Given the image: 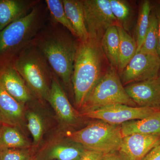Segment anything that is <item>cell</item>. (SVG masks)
<instances>
[{
	"instance_id": "1",
	"label": "cell",
	"mask_w": 160,
	"mask_h": 160,
	"mask_svg": "<svg viewBox=\"0 0 160 160\" xmlns=\"http://www.w3.org/2000/svg\"><path fill=\"white\" fill-rule=\"evenodd\" d=\"M32 42L46 58L53 72L68 89L80 41L60 24L48 18Z\"/></svg>"
},
{
	"instance_id": "2",
	"label": "cell",
	"mask_w": 160,
	"mask_h": 160,
	"mask_svg": "<svg viewBox=\"0 0 160 160\" xmlns=\"http://www.w3.org/2000/svg\"><path fill=\"white\" fill-rule=\"evenodd\" d=\"M105 59L100 42L89 38L85 42H80L72 78L75 105L77 109H81L89 93L106 72Z\"/></svg>"
},
{
	"instance_id": "3",
	"label": "cell",
	"mask_w": 160,
	"mask_h": 160,
	"mask_svg": "<svg viewBox=\"0 0 160 160\" xmlns=\"http://www.w3.org/2000/svg\"><path fill=\"white\" fill-rule=\"evenodd\" d=\"M42 1L31 11L0 31V60L14 59L31 42L48 20Z\"/></svg>"
},
{
	"instance_id": "4",
	"label": "cell",
	"mask_w": 160,
	"mask_h": 160,
	"mask_svg": "<svg viewBox=\"0 0 160 160\" xmlns=\"http://www.w3.org/2000/svg\"><path fill=\"white\" fill-rule=\"evenodd\" d=\"M13 64L33 97L47 101L54 72L32 41L14 58Z\"/></svg>"
},
{
	"instance_id": "5",
	"label": "cell",
	"mask_w": 160,
	"mask_h": 160,
	"mask_svg": "<svg viewBox=\"0 0 160 160\" xmlns=\"http://www.w3.org/2000/svg\"><path fill=\"white\" fill-rule=\"evenodd\" d=\"M67 138L85 149L106 154L118 151L122 136L121 125H113L101 120L83 129L66 133Z\"/></svg>"
},
{
	"instance_id": "6",
	"label": "cell",
	"mask_w": 160,
	"mask_h": 160,
	"mask_svg": "<svg viewBox=\"0 0 160 160\" xmlns=\"http://www.w3.org/2000/svg\"><path fill=\"white\" fill-rule=\"evenodd\" d=\"M116 104L137 106L126 92L118 70L110 66L89 93L81 109L84 112Z\"/></svg>"
},
{
	"instance_id": "7",
	"label": "cell",
	"mask_w": 160,
	"mask_h": 160,
	"mask_svg": "<svg viewBox=\"0 0 160 160\" xmlns=\"http://www.w3.org/2000/svg\"><path fill=\"white\" fill-rule=\"evenodd\" d=\"M84 16L89 38L101 42L107 29L118 26L109 0H82Z\"/></svg>"
},
{
	"instance_id": "8",
	"label": "cell",
	"mask_w": 160,
	"mask_h": 160,
	"mask_svg": "<svg viewBox=\"0 0 160 160\" xmlns=\"http://www.w3.org/2000/svg\"><path fill=\"white\" fill-rule=\"evenodd\" d=\"M160 112V109L149 107L116 104L82 112L81 116L101 120L109 124L121 125L129 121L142 119Z\"/></svg>"
},
{
	"instance_id": "9",
	"label": "cell",
	"mask_w": 160,
	"mask_h": 160,
	"mask_svg": "<svg viewBox=\"0 0 160 160\" xmlns=\"http://www.w3.org/2000/svg\"><path fill=\"white\" fill-rule=\"evenodd\" d=\"M160 71L158 56L138 52L119 74L124 86L157 78Z\"/></svg>"
},
{
	"instance_id": "10",
	"label": "cell",
	"mask_w": 160,
	"mask_h": 160,
	"mask_svg": "<svg viewBox=\"0 0 160 160\" xmlns=\"http://www.w3.org/2000/svg\"><path fill=\"white\" fill-rule=\"evenodd\" d=\"M0 85L24 106L34 98L15 67L13 59L0 60Z\"/></svg>"
},
{
	"instance_id": "11",
	"label": "cell",
	"mask_w": 160,
	"mask_h": 160,
	"mask_svg": "<svg viewBox=\"0 0 160 160\" xmlns=\"http://www.w3.org/2000/svg\"><path fill=\"white\" fill-rule=\"evenodd\" d=\"M160 144V135L134 134L122 138L118 152L125 160H142Z\"/></svg>"
},
{
	"instance_id": "12",
	"label": "cell",
	"mask_w": 160,
	"mask_h": 160,
	"mask_svg": "<svg viewBox=\"0 0 160 160\" xmlns=\"http://www.w3.org/2000/svg\"><path fill=\"white\" fill-rule=\"evenodd\" d=\"M47 101L54 109L61 123L66 126H72L78 122L81 115L70 104L54 73Z\"/></svg>"
},
{
	"instance_id": "13",
	"label": "cell",
	"mask_w": 160,
	"mask_h": 160,
	"mask_svg": "<svg viewBox=\"0 0 160 160\" xmlns=\"http://www.w3.org/2000/svg\"><path fill=\"white\" fill-rule=\"evenodd\" d=\"M125 89L137 106L160 109V82L158 78L132 83Z\"/></svg>"
},
{
	"instance_id": "14",
	"label": "cell",
	"mask_w": 160,
	"mask_h": 160,
	"mask_svg": "<svg viewBox=\"0 0 160 160\" xmlns=\"http://www.w3.org/2000/svg\"><path fill=\"white\" fill-rule=\"evenodd\" d=\"M41 2L40 0H0V31L25 16Z\"/></svg>"
},
{
	"instance_id": "15",
	"label": "cell",
	"mask_w": 160,
	"mask_h": 160,
	"mask_svg": "<svg viewBox=\"0 0 160 160\" xmlns=\"http://www.w3.org/2000/svg\"><path fill=\"white\" fill-rule=\"evenodd\" d=\"M0 116L2 123L21 127L24 118V105L0 85Z\"/></svg>"
},
{
	"instance_id": "16",
	"label": "cell",
	"mask_w": 160,
	"mask_h": 160,
	"mask_svg": "<svg viewBox=\"0 0 160 160\" xmlns=\"http://www.w3.org/2000/svg\"><path fill=\"white\" fill-rule=\"evenodd\" d=\"M65 12L79 41L89 38L86 28L82 0H62Z\"/></svg>"
},
{
	"instance_id": "17",
	"label": "cell",
	"mask_w": 160,
	"mask_h": 160,
	"mask_svg": "<svg viewBox=\"0 0 160 160\" xmlns=\"http://www.w3.org/2000/svg\"><path fill=\"white\" fill-rule=\"evenodd\" d=\"M122 138L130 135H160V112L142 119L133 120L121 125Z\"/></svg>"
},
{
	"instance_id": "18",
	"label": "cell",
	"mask_w": 160,
	"mask_h": 160,
	"mask_svg": "<svg viewBox=\"0 0 160 160\" xmlns=\"http://www.w3.org/2000/svg\"><path fill=\"white\" fill-rule=\"evenodd\" d=\"M30 146L19 127L4 123L0 124V150L10 148L27 149Z\"/></svg>"
},
{
	"instance_id": "19",
	"label": "cell",
	"mask_w": 160,
	"mask_h": 160,
	"mask_svg": "<svg viewBox=\"0 0 160 160\" xmlns=\"http://www.w3.org/2000/svg\"><path fill=\"white\" fill-rule=\"evenodd\" d=\"M100 43L103 52L109 61L110 66L118 71L119 37L117 26H112L108 28Z\"/></svg>"
},
{
	"instance_id": "20",
	"label": "cell",
	"mask_w": 160,
	"mask_h": 160,
	"mask_svg": "<svg viewBox=\"0 0 160 160\" xmlns=\"http://www.w3.org/2000/svg\"><path fill=\"white\" fill-rule=\"evenodd\" d=\"M119 37V74L126 67L130 60L136 53L137 46L134 38L127 31L120 26H117Z\"/></svg>"
},
{
	"instance_id": "21",
	"label": "cell",
	"mask_w": 160,
	"mask_h": 160,
	"mask_svg": "<svg viewBox=\"0 0 160 160\" xmlns=\"http://www.w3.org/2000/svg\"><path fill=\"white\" fill-rule=\"evenodd\" d=\"M152 8V4L150 1L146 0L141 2L135 30V41L137 46L136 53L140 51L144 43L149 27Z\"/></svg>"
},
{
	"instance_id": "22",
	"label": "cell",
	"mask_w": 160,
	"mask_h": 160,
	"mask_svg": "<svg viewBox=\"0 0 160 160\" xmlns=\"http://www.w3.org/2000/svg\"><path fill=\"white\" fill-rule=\"evenodd\" d=\"M112 14L116 19L118 26L128 32L131 28L133 10L131 5L124 0H109Z\"/></svg>"
},
{
	"instance_id": "23",
	"label": "cell",
	"mask_w": 160,
	"mask_h": 160,
	"mask_svg": "<svg viewBox=\"0 0 160 160\" xmlns=\"http://www.w3.org/2000/svg\"><path fill=\"white\" fill-rule=\"evenodd\" d=\"M158 19L152 6L149 27L146 32L144 43L139 52L158 56Z\"/></svg>"
},
{
	"instance_id": "24",
	"label": "cell",
	"mask_w": 160,
	"mask_h": 160,
	"mask_svg": "<svg viewBox=\"0 0 160 160\" xmlns=\"http://www.w3.org/2000/svg\"><path fill=\"white\" fill-rule=\"evenodd\" d=\"M45 3L52 19L60 24L73 36L77 38L76 33L66 15L62 0H46Z\"/></svg>"
},
{
	"instance_id": "25",
	"label": "cell",
	"mask_w": 160,
	"mask_h": 160,
	"mask_svg": "<svg viewBox=\"0 0 160 160\" xmlns=\"http://www.w3.org/2000/svg\"><path fill=\"white\" fill-rule=\"evenodd\" d=\"M85 149L82 146L56 145L50 149L48 154L49 159L79 160Z\"/></svg>"
},
{
	"instance_id": "26",
	"label": "cell",
	"mask_w": 160,
	"mask_h": 160,
	"mask_svg": "<svg viewBox=\"0 0 160 160\" xmlns=\"http://www.w3.org/2000/svg\"><path fill=\"white\" fill-rule=\"evenodd\" d=\"M28 128L32 138L34 145H38L42 137L45 126L42 117L35 112L30 111L26 116Z\"/></svg>"
},
{
	"instance_id": "27",
	"label": "cell",
	"mask_w": 160,
	"mask_h": 160,
	"mask_svg": "<svg viewBox=\"0 0 160 160\" xmlns=\"http://www.w3.org/2000/svg\"><path fill=\"white\" fill-rule=\"evenodd\" d=\"M31 151L28 149H2L0 150V160H30Z\"/></svg>"
},
{
	"instance_id": "28",
	"label": "cell",
	"mask_w": 160,
	"mask_h": 160,
	"mask_svg": "<svg viewBox=\"0 0 160 160\" xmlns=\"http://www.w3.org/2000/svg\"><path fill=\"white\" fill-rule=\"evenodd\" d=\"M105 153L85 149L79 160H104Z\"/></svg>"
},
{
	"instance_id": "29",
	"label": "cell",
	"mask_w": 160,
	"mask_h": 160,
	"mask_svg": "<svg viewBox=\"0 0 160 160\" xmlns=\"http://www.w3.org/2000/svg\"><path fill=\"white\" fill-rule=\"evenodd\" d=\"M152 7L155 12L158 21V42L157 46V54L160 60V1H158L152 5Z\"/></svg>"
},
{
	"instance_id": "30",
	"label": "cell",
	"mask_w": 160,
	"mask_h": 160,
	"mask_svg": "<svg viewBox=\"0 0 160 160\" xmlns=\"http://www.w3.org/2000/svg\"><path fill=\"white\" fill-rule=\"evenodd\" d=\"M142 160H160V144L152 149Z\"/></svg>"
},
{
	"instance_id": "31",
	"label": "cell",
	"mask_w": 160,
	"mask_h": 160,
	"mask_svg": "<svg viewBox=\"0 0 160 160\" xmlns=\"http://www.w3.org/2000/svg\"><path fill=\"white\" fill-rule=\"evenodd\" d=\"M104 160H125L118 151L105 154Z\"/></svg>"
},
{
	"instance_id": "32",
	"label": "cell",
	"mask_w": 160,
	"mask_h": 160,
	"mask_svg": "<svg viewBox=\"0 0 160 160\" xmlns=\"http://www.w3.org/2000/svg\"><path fill=\"white\" fill-rule=\"evenodd\" d=\"M158 81H159V82H160V71L159 72V73L158 77Z\"/></svg>"
},
{
	"instance_id": "33",
	"label": "cell",
	"mask_w": 160,
	"mask_h": 160,
	"mask_svg": "<svg viewBox=\"0 0 160 160\" xmlns=\"http://www.w3.org/2000/svg\"><path fill=\"white\" fill-rule=\"evenodd\" d=\"M30 160H37L36 158H35V157H32V159Z\"/></svg>"
},
{
	"instance_id": "34",
	"label": "cell",
	"mask_w": 160,
	"mask_h": 160,
	"mask_svg": "<svg viewBox=\"0 0 160 160\" xmlns=\"http://www.w3.org/2000/svg\"><path fill=\"white\" fill-rule=\"evenodd\" d=\"M2 123V119H1V116H0V124H1Z\"/></svg>"
}]
</instances>
